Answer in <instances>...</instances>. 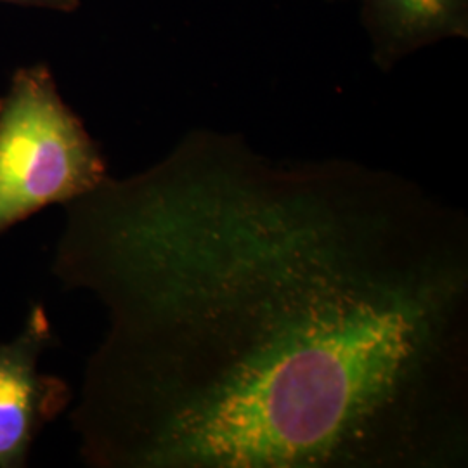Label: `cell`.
I'll use <instances>...</instances> for the list:
<instances>
[{"mask_svg":"<svg viewBox=\"0 0 468 468\" xmlns=\"http://www.w3.org/2000/svg\"><path fill=\"white\" fill-rule=\"evenodd\" d=\"M67 208L54 274L110 318L71 415L87 465H465L460 210L208 129Z\"/></svg>","mask_w":468,"mask_h":468,"instance_id":"1","label":"cell"},{"mask_svg":"<svg viewBox=\"0 0 468 468\" xmlns=\"http://www.w3.org/2000/svg\"><path fill=\"white\" fill-rule=\"evenodd\" d=\"M106 177L98 143L48 67L17 69L0 98V236L49 205L92 193Z\"/></svg>","mask_w":468,"mask_h":468,"instance_id":"2","label":"cell"},{"mask_svg":"<svg viewBox=\"0 0 468 468\" xmlns=\"http://www.w3.org/2000/svg\"><path fill=\"white\" fill-rule=\"evenodd\" d=\"M52 344L42 303L32 307L15 340L0 344V468L27 467L35 439L71 402L65 380L37 368Z\"/></svg>","mask_w":468,"mask_h":468,"instance_id":"3","label":"cell"},{"mask_svg":"<svg viewBox=\"0 0 468 468\" xmlns=\"http://www.w3.org/2000/svg\"><path fill=\"white\" fill-rule=\"evenodd\" d=\"M373 61L384 71L427 46L467 38L468 0H361Z\"/></svg>","mask_w":468,"mask_h":468,"instance_id":"4","label":"cell"},{"mask_svg":"<svg viewBox=\"0 0 468 468\" xmlns=\"http://www.w3.org/2000/svg\"><path fill=\"white\" fill-rule=\"evenodd\" d=\"M19 5H32V7H46L61 13H71L80 5V0H0Z\"/></svg>","mask_w":468,"mask_h":468,"instance_id":"5","label":"cell"}]
</instances>
